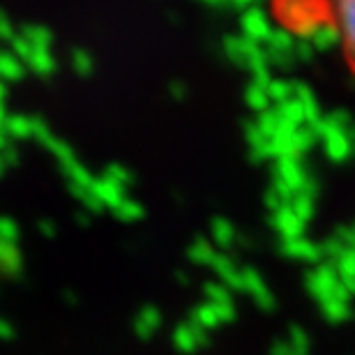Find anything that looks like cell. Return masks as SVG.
Returning <instances> with one entry per match:
<instances>
[{"label": "cell", "instance_id": "1", "mask_svg": "<svg viewBox=\"0 0 355 355\" xmlns=\"http://www.w3.org/2000/svg\"><path fill=\"white\" fill-rule=\"evenodd\" d=\"M268 65H277L282 69H288L295 65V35L286 28H277L270 33L268 42L263 44Z\"/></svg>", "mask_w": 355, "mask_h": 355}, {"label": "cell", "instance_id": "2", "mask_svg": "<svg viewBox=\"0 0 355 355\" xmlns=\"http://www.w3.org/2000/svg\"><path fill=\"white\" fill-rule=\"evenodd\" d=\"M339 275H337V268L335 263H330V261H323V263H318L314 270H309L307 275H304V286H307L309 295L314 297L316 302H328L332 300V293H335V288L339 286Z\"/></svg>", "mask_w": 355, "mask_h": 355}, {"label": "cell", "instance_id": "3", "mask_svg": "<svg viewBox=\"0 0 355 355\" xmlns=\"http://www.w3.org/2000/svg\"><path fill=\"white\" fill-rule=\"evenodd\" d=\"M240 24H243V37L257 42V44L263 46L270 33H272V26H270L268 14L261 10L259 5H252L243 10V17H240Z\"/></svg>", "mask_w": 355, "mask_h": 355}, {"label": "cell", "instance_id": "4", "mask_svg": "<svg viewBox=\"0 0 355 355\" xmlns=\"http://www.w3.org/2000/svg\"><path fill=\"white\" fill-rule=\"evenodd\" d=\"M275 178H279V180L286 184V187L293 191V194H300L304 180L309 178L307 168H304L302 159L297 157V155H286V157H279L275 164Z\"/></svg>", "mask_w": 355, "mask_h": 355}, {"label": "cell", "instance_id": "5", "mask_svg": "<svg viewBox=\"0 0 355 355\" xmlns=\"http://www.w3.org/2000/svg\"><path fill=\"white\" fill-rule=\"evenodd\" d=\"M243 291L254 297V302L259 304V309L272 311L277 307V297L272 295V291L268 288V284L263 277H261L259 270L243 268Z\"/></svg>", "mask_w": 355, "mask_h": 355}, {"label": "cell", "instance_id": "6", "mask_svg": "<svg viewBox=\"0 0 355 355\" xmlns=\"http://www.w3.org/2000/svg\"><path fill=\"white\" fill-rule=\"evenodd\" d=\"M279 254L291 261H302V263H311L318 266L323 263V254H321V245L311 243L307 238H295V240H282L279 243Z\"/></svg>", "mask_w": 355, "mask_h": 355}, {"label": "cell", "instance_id": "7", "mask_svg": "<svg viewBox=\"0 0 355 355\" xmlns=\"http://www.w3.org/2000/svg\"><path fill=\"white\" fill-rule=\"evenodd\" d=\"M171 339H173L175 351L182 353V355H191L198 349H203V346H208V332L196 328V325L189 323V321L175 325Z\"/></svg>", "mask_w": 355, "mask_h": 355}, {"label": "cell", "instance_id": "8", "mask_svg": "<svg viewBox=\"0 0 355 355\" xmlns=\"http://www.w3.org/2000/svg\"><path fill=\"white\" fill-rule=\"evenodd\" d=\"M270 226H272V229L279 233L282 240L302 238V233H304V222L295 215L293 208H291L288 203H284L279 210L270 215Z\"/></svg>", "mask_w": 355, "mask_h": 355}, {"label": "cell", "instance_id": "9", "mask_svg": "<svg viewBox=\"0 0 355 355\" xmlns=\"http://www.w3.org/2000/svg\"><path fill=\"white\" fill-rule=\"evenodd\" d=\"M321 141H323L325 157H328L330 162H335V164H344V162L355 157V150H353L351 139H349V134H346V130H332V132L325 134Z\"/></svg>", "mask_w": 355, "mask_h": 355}, {"label": "cell", "instance_id": "10", "mask_svg": "<svg viewBox=\"0 0 355 355\" xmlns=\"http://www.w3.org/2000/svg\"><path fill=\"white\" fill-rule=\"evenodd\" d=\"M335 3V14L339 21V31L346 42L351 58L355 60V0H332Z\"/></svg>", "mask_w": 355, "mask_h": 355}, {"label": "cell", "instance_id": "11", "mask_svg": "<svg viewBox=\"0 0 355 355\" xmlns=\"http://www.w3.org/2000/svg\"><path fill=\"white\" fill-rule=\"evenodd\" d=\"M309 44L314 46V51H332L335 46H339L344 42L342 37V31H339V26L337 24H330V21H321L316 28H314V33L309 35Z\"/></svg>", "mask_w": 355, "mask_h": 355}, {"label": "cell", "instance_id": "12", "mask_svg": "<svg viewBox=\"0 0 355 355\" xmlns=\"http://www.w3.org/2000/svg\"><path fill=\"white\" fill-rule=\"evenodd\" d=\"M162 323H164V316H162V311L157 307H153V304H146L144 309L139 311L137 316H134V332H137L139 339H153L155 335L159 332Z\"/></svg>", "mask_w": 355, "mask_h": 355}, {"label": "cell", "instance_id": "13", "mask_svg": "<svg viewBox=\"0 0 355 355\" xmlns=\"http://www.w3.org/2000/svg\"><path fill=\"white\" fill-rule=\"evenodd\" d=\"M293 97L302 104V109H304V125L311 127L323 118L314 90H311L304 81H293Z\"/></svg>", "mask_w": 355, "mask_h": 355}, {"label": "cell", "instance_id": "14", "mask_svg": "<svg viewBox=\"0 0 355 355\" xmlns=\"http://www.w3.org/2000/svg\"><path fill=\"white\" fill-rule=\"evenodd\" d=\"M210 268L215 270L219 282L224 284V286H229L231 291H243V270H240L229 257H224V254H217L215 261L210 263Z\"/></svg>", "mask_w": 355, "mask_h": 355}, {"label": "cell", "instance_id": "15", "mask_svg": "<svg viewBox=\"0 0 355 355\" xmlns=\"http://www.w3.org/2000/svg\"><path fill=\"white\" fill-rule=\"evenodd\" d=\"M189 323H194L196 328H201V330H215L222 325V321H219V316H217V309H215V304H210V302H205V304H198V307L191 309V314H189Z\"/></svg>", "mask_w": 355, "mask_h": 355}, {"label": "cell", "instance_id": "16", "mask_svg": "<svg viewBox=\"0 0 355 355\" xmlns=\"http://www.w3.org/2000/svg\"><path fill=\"white\" fill-rule=\"evenodd\" d=\"M275 111H277V116H279L282 120H286V123H291L293 127H302L304 125V109H302V104L297 102L295 97H291V99H286V102L277 104Z\"/></svg>", "mask_w": 355, "mask_h": 355}, {"label": "cell", "instance_id": "17", "mask_svg": "<svg viewBox=\"0 0 355 355\" xmlns=\"http://www.w3.org/2000/svg\"><path fill=\"white\" fill-rule=\"evenodd\" d=\"M212 240L222 250L233 247V243H236V229H233V224L226 222V219H215V224H212Z\"/></svg>", "mask_w": 355, "mask_h": 355}, {"label": "cell", "instance_id": "18", "mask_svg": "<svg viewBox=\"0 0 355 355\" xmlns=\"http://www.w3.org/2000/svg\"><path fill=\"white\" fill-rule=\"evenodd\" d=\"M187 254H189L191 263H196V266H210L217 257L215 247H212L210 243H205V240H196V243L189 247Z\"/></svg>", "mask_w": 355, "mask_h": 355}, {"label": "cell", "instance_id": "19", "mask_svg": "<svg viewBox=\"0 0 355 355\" xmlns=\"http://www.w3.org/2000/svg\"><path fill=\"white\" fill-rule=\"evenodd\" d=\"M323 316L328 318L330 323H342L346 318H351V302H342V300H328L321 304Z\"/></svg>", "mask_w": 355, "mask_h": 355}, {"label": "cell", "instance_id": "20", "mask_svg": "<svg viewBox=\"0 0 355 355\" xmlns=\"http://www.w3.org/2000/svg\"><path fill=\"white\" fill-rule=\"evenodd\" d=\"M203 293H205V297H208V302H212V304H229V302H233L231 288L224 286L222 282L203 284Z\"/></svg>", "mask_w": 355, "mask_h": 355}, {"label": "cell", "instance_id": "21", "mask_svg": "<svg viewBox=\"0 0 355 355\" xmlns=\"http://www.w3.org/2000/svg\"><path fill=\"white\" fill-rule=\"evenodd\" d=\"M245 102L254 113H263V111H268V106H270V97H268L266 88H259V86H254V83H252V86L247 88V92H245Z\"/></svg>", "mask_w": 355, "mask_h": 355}, {"label": "cell", "instance_id": "22", "mask_svg": "<svg viewBox=\"0 0 355 355\" xmlns=\"http://www.w3.org/2000/svg\"><path fill=\"white\" fill-rule=\"evenodd\" d=\"M314 201H316V198H311V196H307V194H295V196H293V201H291L288 205L293 208L295 215L300 217L304 224H307L309 219L314 217V212H316Z\"/></svg>", "mask_w": 355, "mask_h": 355}, {"label": "cell", "instance_id": "23", "mask_svg": "<svg viewBox=\"0 0 355 355\" xmlns=\"http://www.w3.org/2000/svg\"><path fill=\"white\" fill-rule=\"evenodd\" d=\"M266 92H268L270 102L282 104V102H286V99L293 97V83L284 81V79H272L270 81V86L266 88Z\"/></svg>", "mask_w": 355, "mask_h": 355}, {"label": "cell", "instance_id": "24", "mask_svg": "<svg viewBox=\"0 0 355 355\" xmlns=\"http://www.w3.org/2000/svg\"><path fill=\"white\" fill-rule=\"evenodd\" d=\"M279 125H282V118L277 116L275 109H268L263 113H259L257 127H259L261 132H263V137H268V139L277 137V132H279Z\"/></svg>", "mask_w": 355, "mask_h": 355}, {"label": "cell", "instance_id": "25", "mask_svg": "<svg viewBox=\"0 0 355 355\" xmlns=\"http://www.w3.org/2000/svg\"><path fill=\"white\" fill-rule=\"evenodd\" d=\"M316 134H314V130H311V127L307 125V127H297L295 130V155L297 157H302L304 153L307 150H311V148H314V144H316Z\"/></svg>", "mask_w": 355, "mask_h": 355}, {"label": "cell", "instance_id": "26", "mask_svg": "<svg viewBox=\"0 0 355 355\" xmlns=\"http://www.w3.org/2000/svg\"><path fill=\"white\" fill-rule=\"evenodd\" d=\"M335 268H337V275L342 282L353 279L355 277V250H349V247H346L342 257L335 261Z\"/></svg>", "mask_w": 355, "mask_h": 355}, {"label": "cell", "instance_id": "27", "mask_svg": "<svg viewBox=\"0 0 355 355\" xmlns=\"http://www.w3.org/2000/svg\"><path fill=\"white\" fill-rule=\"evenodd\" d=\"M288 344L293 346L297 355H309V349H311L309 337H307V332H304L302 328H297V325H291V330H288Z\"/></svg>", "mask_w": 355, "mask_h": 355}, {"label": "cell", "instance_id": "28", "mask_svg": "<svg viewBox=\"0 0 355 355\" xmlns=\"http://www.w3.org/2000/svg\"><path fill=\"white\" fill-rule=\"evenodd\" d=\"M346 250V245L339 240L337 236H330V238H325L323 243H321V254H323V261H330V263H335V261L342 257Z\"/></svg>", "mask_w": 355, "mask_h": 355}, {"label": "cell", "instance_id": "29", "mask_svg": "<svg viewBox=\"0 0 355 355\" xmlns=\"http://www.w3.org/2000/svg\"><path fill=\"white\" fill-rule=\"evenodd\" d=\"M116 212H118V217H120V219H137V217H141L139 203L130 201L127 196L123 198V203H120L118 208H116Z\"/></svg>", "mask_w": 355, "mask_h": 355}, {"label": "cell", "instance_id": "30", "mask_svg": "<svg viewBox=\"0 0 355 355\" xmlns=\"http://www.w3.org/2000/svg\"><path fill=\"white\" fill-rule=\"evenodd\" d=\"M328 118L335 123L339 130H349V127L353 125V113L351 111H346V109H335L332 113H328Z\"/></svg>", "mask_w": 355, "mask_h": 355}, {"label": "cell", "instance_id": "31", "mask_svg": "<svg viewBox=\"0 0 355 355\" xmlns=\"http://www.w3.org/2000/svg\"><path fill=\"white\" fill-rule=\"evenodd\" d=\"M295 60H300V62L314 60V46H311L307 40H297L295 37Z\"/></svg>", "mask_w": 355, "mask_h": 355}, {"label": "cell", "instance_id": "32", "mask_svg": "<svg viewBox=\"0 0 355 355\" xmlns=\"http://www.w3.org/2000/svg\"><path fill=\"white\" fill-rule=\"evenodd\" d=\"M263 201H266V208L270 210V215H272V212H277L284 205V201L279 196H277V191L270 187L268 191H266V196H263Z\"/></svg>", "mask_w": 355, "mask_h": 355}, {"label": "cell", "instance_id": "33", "mask_svg": "<svg viewBox=\"0 0 355 355\" xmlns=\"http://www.w3.org/2000/svg\"><path fill=\"white\" fill-rule=\"evenodd\" d=\"M74 65H76V69H79L81 74H88L90 69H92V58H90L86 51H76Z\"/></svg>", "mask_w": 355, "mask_h": 355}, {"label": "cell", "instance_id": "34", "mask_svg": "<svg viewBox=\"0 0 355 355\" xmlns=\"http://www.w3.org/2000/svg\"><path fill=\"white\" fill-rule=\"evenodd\" d=\"M14 335H17V332H14V325L7 321V318L0 316V339H3V342H10V339H14Z\"/></svg>", "mask_w": 355, "mask_h": 355}, {"label": "cell", "instance_id": "35", "mask_svg": "<svg viewBox=\"0 0 355 355\" xmlns=\"http://www.w3.org/2000/svg\"><path fill=\"white\" fill-rule=\"evenodd\" d=\"M272 355H297V353L288 342H277L272 344Z\"/></svg>", "mask_w": 355, "mask_h": 355}, {"label": "cell", "instance_id": "36", "mask_svg": "<svg viewBox=\"0 0 355 355\" xmlns=\"http://www.w3.org/2000/svg\"><path fill=\"white\" fill-rule=\"evenodd\" d=\"M229 3H233L236 7H240V10H247V7H252L257 0H229Z\"/></svg>", "mask_w": 355, "mask_h": 355}, {"label": "cell", "instance_id": "37", "mask_svg": "<svg viewBox=\"0 0 355 355\" xmlns=\"http://www.w3.org/2000/svg\"><path fill=\"white\" fill-rule=\"evenodd\" d=\"M346 134H349V139H351V146H353V150H355V120H353V125L346 130Z\"/></svg>", "mask_w": 355, "mask_h": 355}, {"label": "cell", "instance_id": "38", "mask_svg": "<svg viewBox=\"0 0 355 355\" xmlns=\"http://www.w3.org/2000/svg\"><path fill=\"white\" fill-rule=\"evenodd\" d=\"M344 286L349 288V293L355 297V277H353V279H346V282H344Z\"/></svg>", "mask_w": 355, "mask_h": 355}, {"label": "cell", "instance_id": "39", "mask_svg": "<svg viewBox=\"0 0 355 355\" xmlns=\"http://www.w3.org/2000/svg\"><path fill=\"white\" fill-rule=\"evenodd\" d=\"M203 3H208V5H215V7H219V5H226L229 0H203Z\"/></svg>", "mask_w": 355, "mask_h": 355}]
</instances>
